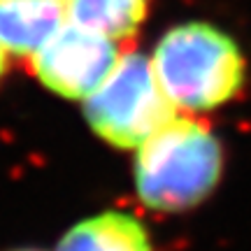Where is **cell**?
I'll use <instances>...</instances> for the list:
<instances>
[{"label":"cell","instance_id":"cell-1","mask_svg":"<svg viewBox=\"0 0 251 251\" xmlns=\"http://www.w3.org/2000/svg\"><path fill=\"white\" fill-rule=\"evenodd\" d=\"M224 177V147L202 114L177 112L135 151V193L147 209L202 205Z\"/></svg>","mask_w":251,"mask_h":251},{"label":"cell","instance_id":"cell-2","mask_svg":"<svg viewBox=\"0 0 251 251\" xmlns=\"http://www.w3.org/2000/svg\"><path fill=\"white\" fill-rule=\"evenodd\" d=\"M149 58L168 100L186 114L226 107L247 84L249 65L240 42L209 21L170 26Z\"/></svg>","mask_w":251,"mask_h":251},{"label":"cell","instance_id":"cell-3","mask_svg":"<svg viewBox=\"0 0 251 251\" xmlns=\"http://www.w3.org/2000/svg\"><path fill=\"white\" fill-rule=\"evenodd\" d=\"M81 105L91 130L124 151H137L177 114L153 75L151 58L135 49L121 56L107 79Z\"/></svg>","mask_w":251,"mask_h":251},{"label":"cell","instance_id":"cell-4","mask_svg":"<svg viewBox=\"0 0 251 251\" xmlns=\"http://www.w3.org/2000/svg\"><path fill=\"white\" fill-rule=\"evenodd\" d=\"M126 51L128 47L68 21L30 58V68L45 89L65 100L84 102L107 79Z\"/></svg>","mask_w":251,"mask_h":251},{"label":"cell","instance_id":"cell-5","mask_svg":"<svg viewBox=\"0 0 251 251\" xmlns=\"http://www.w3.org/2000/svg\"><path fill=\"white\" fill-rule=\"evenodd\" d=\"M68 21L65 0H0V47L7 56L33 58Z\"/></svg>","mask_w":251,"mask_h":251},{"label":"cell","instance_id":"cell-6","mask_svg":"<svg viewBox=\"0 0 251 251\" xmlns=\"http://www.w3.org/2000/svg\"><path fill=\"white\" fill-rule=\"evenodd\" d=\"M56 251H153V242L137 216L105 209L72 226Z\"/></svg>","mask_w":251,"mask_h":251},{"label":"cell","instance_id":"cell-7","mask_svg":"<svg viewBox=\"0 0 251 251\" xmlns=\"http://www.w3.org/2000/svg\"><path fill=\"white\" fill-rule=\"evenodd\" d=\"M68 19L81 28L109 37L121 47H133L149 17L153 0H65Z\"/></svg>","mask_w":251,"mask_h":251},{"label":"cell","instance_id":"cell-8","mask_svg":"<svg viewBox=\"0 0 251 251\" xmlns=\"http://www.w3.org/2000/svg\"><path fill=\"white\" fill-rule=\"evenodd\" d=\"M7 58L9 56L2 51V47H0V79L5 77V72H7Z\"/></svg>","mask_w":251,"mask_h":251},{"label":"cell","instance_id":"cell-9","mask_svg":"<svg viewBox=\"0 0 251 251\" xmlns=\"http://www.w3.org/2000/svg\"><path fill=\"white\" fill-rule=\"evenodd\" d=\"M17 251H42V249H17Z\"/></svg>","mask_w":251,"mask_h":251}]
</instances>
